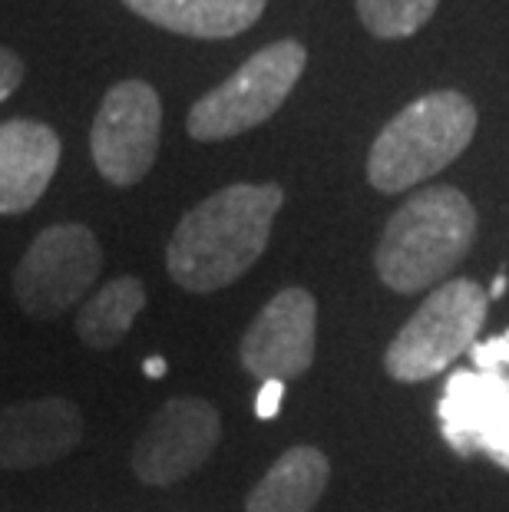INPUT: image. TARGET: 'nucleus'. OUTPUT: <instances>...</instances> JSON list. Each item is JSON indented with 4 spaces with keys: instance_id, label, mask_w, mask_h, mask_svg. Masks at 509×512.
<instances>
[{
    "instance_id": "obj_1",
    "label": "nucleus",
    "mask_w": 509,
    "mask_h": 512,
    "mask_svg": "<svg viewBox=\"0 0 509 512\" xmlns=\"http://www.w3.org/2000/svg\"><path fill=\"white\" fill-rule=\"evenodd\" d=\"M285 189L275 182H235L212 192L182 215L166 248L169 278L192 294H212L235 285L272 238Z\"/></svg>"
},
{
    "instance_id": "obj_2",
    "label": "nucleus",
    "mask_w": 509,
    "mask_h": 512,
    "mask_svg": "<svg viewBox=\"0 0 509 512\" xmlns=\"http://www.w3.org/2000/svg\"><path fill=\"white\" fill-rule=\"evenodd\" d=\"M476 242V209L453 185L410 195L387 222L374 252L381 281L397 294H417L460 265Z\"/></svg>"
},
{
    "instance_id": "obj_3",
    "label": "nucleus",
    "mask_w": 509,
    "mask_h": 512,
    "mask_svg": "<svg viewBox=\"0 0 509 512\" xmlns=\"http://www.w3.org/2000/svg\"><path fill=\"white\" fill-rule=\"evenodd\" d=\"M476 106L457 90H437L404 106L367 152V182L377 192H407L437 176L470 146Z\"/></svg>"
},
{
    "instance_id": "obj_4",
    "label": "nucleus",
    "mask_w": 509,
    "mask_h": 512,
    "mask_svg": "<svg viewBox=\"0 0 509 512\" xmlns=\"http://www.w3.org/2000/svg\"><path fill=\"white\" fill-rule=\"evenodd\" d=\"M490 298L470 278L437 285L384 351V370L400 384L443 374L480 337Z\"/></svg>"
},
{
    "instance_id": "obj_5",
    "label": "nucleus",
    "mask_w": 509,
    "mask_h": 512,
    "mask_svg": "<svg viewBox=\"0 0 509 512\" xmlns=\"http://www.w3.org/2000/svg\"><path fill=\"white\" fill-rule=\"evenodd\" d=\"M308 63L298 40H278L248 57L229 80L209 90L189 110V136L199 143H222L268 123L288 100Z\"/></svg>"
},
{
    "instance_id": "obj_6",
    "label": "nucleus",
    "mask_w": 509,
    "mask_h": 512,
    "mask_svg": "<svg viewBox=\"0 0 509 512\" xmlns=\"http://www.w3.org/2000/svg\"><path fill=\"white\" fill-rule=\"evenodd\" d=\"M103 271V248L80 222L50 225L30 242L14 268V298L40 321L60 318L86 298Z\"/></svg>"
},
{
    "instance_id": "obj_7",
    "label": "nucleus",
    "mask_w": 509,
    "mask_h": 512,
    "mask_svg": "<svg viewBox=\"0 0 509 512\" xmlns=\"http://www.w3.org/2000/svg\"><path fill=\"white\" fill-rule=\"evenodd\" d=\"M162 103L143 80H123L103 96L93 119L90 152L96 172L113 185H136L159 156Z\"/></svg>"
},
{
    "instance_id": "obj_8",
    "label": "nucleus",
    "mask_w": 509,
    "mask_h": 512,
    "mask_svg": "<svg viewBox=\"0 0 509 512\" xmlns=\"http://www.w3.org/2000/svg\"><path fill=\"white\" fill-rule=\"evenodd\" d=\"M222 440L219 410L202 397H172L133 446V473L146 486H176L212 460Z\"/></svg>"
},
{
    "instance_id": "obj_9",
    "label": "nucleus",
    "mask_w": 509,
    "mask_h": 512,
    "mask_svg": "<svg viewBox=\"0 0 509 512\" xmlns=\"http://www.w3.org/2000/svg\"><path fill=\"white\" fill-rule=\"evenodd\" d=\"M314 347H318V301L305 288L278 291L238 344L242 367L252 377L265 380H298L314 364Z\"/></svg>"
},
{
    "instance_id": "obj_10",
    "label": "nucleus",
    "mask_w": 509,
    "mask_h": 512,
    "mask_svg": "<svg viewBox=\"0 0 509 512\" xmlns=\"http://www.w3.org/2000/svg\"><path fill=\"white\" fill-rule=\"evenodd\" d=\"M83 443V413L67 397L17 400L0 410V470H34Z\"/></svg>"
},
{
    "instance_id": "obj_11",
    "label": "nucleus",
    "mask_w": 509,
    "mask_h": 512,
    "mask_svg": "<svg viewBox=\"0 0 509 512\" xmlns=\"http://www.w3.org/2000/svg\"><path fill=\"white\" fill-rule=\"evenodd\" d=\"M443 437L460 453L483 450L509 466V377L463 370L443 394Z\"/></svg>"
},
{
    "instance_id": "obj_12",
    "label": "nucleus",
    "mask_w": 509,
    "mask_h": 512,
    "mask_svg": "<svg viewBox=\"0 0 509 512\" xmlns=\"http://www.w3.org/2000/svg\"><path fill=\"white\" fill-rule=\"evenodd\" d=\"M60 166V136L37 119L0 123V215H24Z\"/></svg>"
},
{
    "instance_id": "obj_13",
    "label": "nucleus",
    "mask_w": 509,
    "mask_h": 512,
    "mask_svg": "<svg viewBox=\"0 0 509 512\" xmlns=\"http://www.w3.org/2000/svg\"><path fill=\"white\" fill-rule=\"evenodd\" d=\"M133 14L182 37L225 40L262 17L265 0H123Z\"/></svg>"
},
{
    "instance_id": "obj_14",
    "label": "nucleus",
    "mask_w": 509,
    "mask_h": 512,
    "mask_svg": "<svg viewBox=\"0 0 509 512\" xmlns=\"http://www.w3.org/2000/svg\"><path fill=\"white\" fill-rule=\"evenodd\" d=\"M331 479V463L318 446H291L245 499V512H311Z\"/></svg>"
},
{
    "instance_id": "obj_15",
    "label": "nucleus",
    "mask_w": 509,
    "mask_h": 512,
    "mask_svg": "<svg viewBox=\"0 0 509 512\" xmlns=\"http://www.w3.org/2000/svg\"><path fill=\"white\" fill-rule=\"evenodd\" d=\"M146 308V285L136 275L113 278L83 301L77 314V337L90 351H113Z\"/></svg>"
},
{
    "instance_id": "obj_16",
    "label": "nucleus",
    "mask_w": 509,
    "mask_h": 512,
    "mask_svg": "<svg viewBox=\"0 0 509 512\" xmlns=\"http://www.w3.org/2000/svg\"><path fill=\"white\" fill-rule=\"evenodd\" d=\"M440 0H357L361 24L381 40L414 37L437 10Z\"/></svg>"
},
{
    "instance_id": "obj_17",
    "label": "nucleus",
    "mask_w": 509,
    "mask_h": 512,
    "mask_svg": "<svg viewBox=\"0 0 509 512\" xmlns=\"http://www.w3.org/2000/svg\"><path fill=\"white\" fill-rule=\"evenodd\" d=\"M20 80H24V60L14 50L0 47V103L17 90Z\"/></svg>"
},
{
    "instance_id": "obj_18",
    "label": "nucleus",
    "mask_w": 509,
    "mask_h": 512,
    "mask_svg": "<svg viewBox=\"0 0 509 512\" xmlns=\"http://www.w3.org/2000/svg\"><path fill=\"white\" fill-rule=\"evenodd\" d=\"M281 397H285V384H281V380H265L262 390H258V397H255V413H258V420H272V417H278Z\"/></svg>"
},
{
    "instance_id": "obj_19",
    "label": "nucleus",
    "mask_w": 509,
    "mask_h": 512,
    "mask_svg": "<svg viewBox=\"0 0 509 512\" xmlns=\"http://www.w3.org/2000/svg\"><path fill=\"white\" fill-rule=\"evenodd\" d=\"M506 288H509V278H506V268H500V275H496V281H493V288L486 291V298L490 301H496V298H503L506 294Z\"/></svg>"
},
{
    "instance_id": "obj_20",
    "label": "nucleus",
    "mask_w": 509,
    "mask_h": 512,
    "mask_svg": "<svg viewBox=\"0 0 509 512\" xmlns=\"http://www.w3.org/2000/svg\"><path fill=\"white\" fill-rule=\"evenodd\" d=\"M143 370H146V377H162L166 374V361H162V357H149V361L143 364Z\"/></svg>"
}]
</instances>
